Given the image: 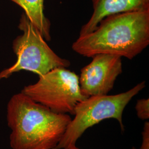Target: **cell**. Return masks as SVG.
I'll use <instances>...</instances> for the list:
<instances>
[{
	"label": "cell",
	"instance_id": "obj_1",
	"mask_svg": "<svg viewBox=\"0 0 149 149\" xmlns=\"http://www.w3.org/2000/svg\"><path fill=\"white\" fill-rule=\"evenodd\" d=\"M149 44L148 10L107 16L94 31L79 36L72 44V49L87 58L108 54L132 60Z\"/></svg>",
	"mask_w": 149,
	"mask_h": 149
},
{
	"label": "cell",
	"instance_id": "obj_2",
	"mask_svg": "<svg viewBox=\"0 0 149 149\" xmlns=\"http://www.w3.org/2000/svg\"><path fill=\"white\" fill-rule=\"evenodd\" d=\"M71 119L69 114L53 112L21 92L17 93L7 107L10 146L12 149H55Z\"/></svg>",
	"mask_w": 149,
	"mask_h": 149
},
{
	"label": "cell",
	"instance_id": "obj_5",
	"mask_svg": "<svg viewBox=\"0 0 149 149\" xmlns=\"http://www.w3.org/2000/svg\"><path fill=\"white\" fill-rule=\"evenodd\" d=\"M39 77L21 92L56 113L74 116L76 107L87 98L81 90L79 76L65 68L54 69Z\"/></svg>",
	"mask_w": 149,
	"mask_h": 149
},
{
	"label": "cell",
	"instance_id": "obj_9",
	"mask_svg": "<svg viewBox=\"0 0 149 149\" xmlns=\"http://www.w3.org/2000/svg\"><path fill=\"white\" fill-rule=\"evenodd\" d=\"M135 111L138 117L142 120L149 119V99L142 98L136 102Z\"/></svg>",
	"mask_w": 149,
	"mask_h": 149
},
{
	"label": "cell",
	"instance_id": "obj_8",
	"mask_svg": "<svg viewBox=\"0 0 149 149\" xmlns=\"http://www.w3.org/2000/svg\"><path fill=\"white\" fill-rule=\"evenodd\" d=\"M20 6L32 24L46 41L51 40L49 19L44 13V0H11Z\"/></svg>",
	"mask_w": 149,
	"mask_h": 149
},
{
	"label": "cell",
	"instance_id": "obj_11",
	"mask_svg": "<svg viewBox=\"0 0 149 149\" xmlns=\"http://www.w3.org/2000/svg\"><path fill=\"white\" fill-rule=\"evenodd\" d=\"M132 149H137V148H135V147H134V146H133V148H132Z\"/></svg>",
	"mask_w": 149,
	"mask_h": 149
},
{
	"label": "cell",
	"instance_id": "obj_7",
	"mask_svg": "<svg viewBox=\"0 0 149 149\" xmlns=\"http://www.w3.org/2000/svg\"><path fill=\"white\" fill-rule=\"evenodd\" d=\"M93 12L80 30L82 36L92 32L107 16L117 13L149 10V0H91Z\"/></svg>",
	"mask_w": 149,
	"mask_h": 149
},
{
	"label": "cell",
	"instance_id": "obj_10",
	"mask_svg": "<svg viewBox=\"0 0 149 149\" xmlns=\"http://www.w3.org/2000/svg\"><path fill=\"white\" fill-rule=\"evenodd\" d=\"M63 149H80L79 148L76 146V145H70L69 146H68L66 148H65Z\"/></svg>",
	"mask_w": 149,
	"mask_h": 149
},
{
	"label": "cell",
	"instance_id": "obj_3",
	"mask_svg": "<svg viewBox=\"0 0 149 149\" xmlns=\"http://www.w3.org/2000/svg\"><path fill=\"white\" fill-rule=\"evenodd\" d=\"M145 86V81H142L124 92L114 95L90 96L80 102L74 109V118L71 119L63 138L55 149H63L76 145L88 128L106 119L117 120L122 132H124V111Z\"/></svg>",
	"mask_w": 149,
	"mask_h": 149
},
{
	"label": "cell",
	"instance_id": "obj_4",
	"mask_svg": "<svg viewBox=\"0 0 149 149\" xmlns=\"http://www.w3.org/2000/svg\"><path fill=\"white\" fill-rule=\"evenodd\" d=\"M18 28L23 34L17 37L12 43L17 60L11 67L0 72V80L8 79L22 70L31 71L40 77L54 69L68 68L70 66L68 60L60 57L50 48L24 12Z\"/></svg>",
	"mask_w": 149,
	"mask_h": 149
},
{
	"label": "cell",
	"instance_id": "obj_6",
	"mask_svg": "<svg viewBox=\"0 0 149 149\" xmlns=\"http://www.w3.org/2000/svg\"><path fill=\"white\" fill-rule=\"evenodd\" d=\"M92 58L90 63L81 70L79 76L81 90L87 97L108 95L122 72V58L98 54Z\"/></svg>",
	"mask_w": 149,
	"mask_h": 149
}]
</instances>
